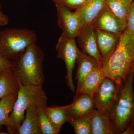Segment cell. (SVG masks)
<instances>
[{
  "mask_svg": "<svg viewBox=\"0 0 134 134\" xmlns=\"http://www.w3.org/2000/svg\"><path fill=\"white\" fill-rule=\"evenodd\" d=\"M68 122L72 125L75 134H92L90 117L71 119Z\"/></svg>",
  "mask_w": 134,
  "mask_h": 134,
  "instance_id": "cell-22",
  "label": "cell"
},
{
  "mask_svg": "<svg viewBox=\"0 0 134 134\" xmlns=\"http://www.w3.org/2000/svg\"><path fill=\"white\" fill-rule=\"evenodd\" d=\"M105 77L102 67L93 70L77 86L75 94L86 93L93 98Z\"/></svg>",
  "mask_w": 134,
  "mask_h": 134,
  "instance_id": "cell-13",
  "label": "cell"
},
{
  "mask_svg": "<svg viewBox=\"0 0 134 134\" xmlns=\"http://www.w3.org/2000/svg\"><path fill=\"white\" fill-rule=\"evenodd\" d=\"M70 105L47 106L44 109L49 121L58 133H60L63 125L68 120V111Z\"/></svg>",
  "mask_w": 134,
  "mask_h": 134,
  "instance_id": "cell-17",
  "label": "cell"
},
{
  "mask_svg": "<svg viewBox=\"0 0 134 134\" xmlns=\"http://www.w3.org/2000/svg\"><path fill=\"white\" fill-rule=\"evenodd\" d=\"M58 17V26L63 33L76 38L81 28L79 12L71 9L62 4H55Z\"/></svg>",
  "mask_w": 134,
  "mask_h": 134,
  "instance_id": "cell-8",
  "label": "cell"
},
{
  "mask_svg": "<svg viewBox=\"0 0 134 134\" xmlns=\"http://www.w3.org/2000/svg\"><path fill=\"white\" fill-rule=\"evenodd\" d=\"M133 0H106L105 7L122 21L126 22L130 6Z\"/></svg>",
  "mask_w": 134,
  "mask_h": 134,
  "instance_id": "cell-20",
  "label": "cell"
},
{
  "mask_svg": "<svg viewBox=\"0 0 134 134\" xmlns=\"http://www.w3.org/2000/svg\"><path fill=\"white\" fill-rule=\"evenodd\" d=\"M38 108L34 106L26 109V116L18 130V134H41L38 126Z\"/></svg>",
  "mask_w": 134,
  "mask_h": 134,
  "instance_id": "cell-19",
  "label": "cell"
},
{
  "mask_svg": "<svg viewBox=\"0 0 134 134\" xmlns=\"http://www.w3.org/2000/svg\"><path fill=\"white\" fill-rule=\"evenodd\" d=\"M38 126L41 134H58L42 108H38Z\"/></svg>",
  "mask_w": 134,
  "mask_h": 134,
  "instance_id": "cell-23",
  "label": "cell"
},
{
  "mask_svg": "<svg viewBox=\"0 0 134 134\" xmlns=\"http://www.w3.org/2000/svg\"><path fill=\"white\" fill-rule=\"evenodd\" d=\"M92 24L96 30L108 32L120 37L127 27L126 22L120 19L105 7L92 22Z\"/></svg>",
  "mask_w": 134,
  "mask_h": 134,
  "instance_id": "cell-10",
  "label": "cell"
},
{
  "mask_svg": "<svg viewBox=\"0 0 134 134\" xmlns=\"http://www.w3.org/2000/svg\"><path fill=\"white\" fill-rule=\"evenodd\" d=\"M19 84L12 68L7 69L0 73V100L4 97L18 94Z\"/></svg>",
  "mask_w": 134,
  "mask_h": 134,
  "instance_id": "cell-15",
  "label": "cell"
},
{
  "mask_svg": "<svg viewBox=\"0 0 134 134\" xmlns=\"http://www.w3.org/2000/svg\"><path fill=\"white\" fill-rule=\"evenodd\" d=\"M121 86L110 77H105L93 97L97 110L110 118Z\"/></svg>",
  "mask_w": 134,
  "mask_h": 134,
  "instance_id": "cell-6",
  "label": "cell"
},
{
  "mask_svg": "<svg viewBox=\"0 0 134 134\" xmlns=\"http://www.w3.org/2000/svg\"><path fill=\"white\" fill-rule=\"evenodd\" d=\"M76 63L77 64L75 78L77 82V86L92 70L101 67L94 58L80 50L78 53Z\"/></svg>",
  "mask_w": 134,
  "mask_h": 134,
  "instance_id": "cell-18",
  "label": "cell"
},
{
  "mask_svg": "<svg viewBox=\"0 0 134 134\" xmlns=\"http://www.w3.org/2000/svg\"><path fill=\"white\" fill-rule=\"evenodd\" d=\"M55 48L58 52L57 57L65 62L66 67L67 85L74 92L75 88L73 82V72L80 50L77 48L75 38L62 32L58 39Z\"/></svg>",
  "mask_w": 134,
  "mask_h": 134,
  "instance_id": "cell-7",
  "label": "cell"
},
{
  "mask_svg": "<svg viewBox=\"0 0 134 134\" xmlns=\"http://www.w3.org/2000/svg\"><path fill=\"white\" fill-rule=\"evenodd\" d=\"M76 38L82 51L94 58L99 66L103 67L102 58L96 39V30L92 23L82 26Z\"/></svg>",
  "mask_w": 134,
  "mask_h": 134,
  "instance_id": "cell-9",
  "label": "cell"
},
{
  "mask_svg": "<svg viewBox=\"0 0 134 134\" xmlns=\"http://www.w3.org/2000/svg\"><path fill=\"white\" fill-rule=\"evenodd\" d=\"M96 34L103 66L115 50L119 41L120 37L108 32L99 30H96Z\"/></svg>",
  "mask_w": 134,
  "mask_h": 134,
  "instance_id": "cell-12",
  "label": "cell"
},
{
  "mask_svg": "<svg viewBox=\"0 0 134 134\" xmlns=\"http://www.w3.org/2000/svg\"><path fill=\"white\" fill-rule=\"evenodd\" d=\"M17 97V94L10 95L3 98L0 100V131L3 126H7L9 117Z\"/></svg>",
  "mask_w": 134,
  "mask_h": 134,
  "instance_id": "cell-21",
  "label": "cell"
},
{
  "mask_svg": "<svg viewBox=\"0 0 134 134\" xmlns=\"http://www.w3.org/2000/svg\"></svg>",
  "mask_w": 134,
  "mask_h": 134,
  "instance_id": "cell-29",
  "label": "cell"
},
{
  "mask_svg": "<svg viewBox=\"0 0 134 134\" xmlns=\"http://www.w3.org/2000/svg\"><path fill=\"white\" fill-rule=\"evenodd\" d=\"M13 67V64L12 61L6 59L0 53V71L12 68Z\"/></svg>",
  "mask_w": 134,
  "mask_h": 134,
  "instance_id": "cell-26",
  "label": "cell"
},
{
  "mask_svg": "<svg viewBox=\"0 0 134 134\" xmlns=\"http://www.w3.org/2000/svg\"><path fill=\"white\" fill-rule=\"evenodd\" d=\"M104 76L122 85L134 73V34L126 29L120 37L114 52L103 66Z\"/></svg>",
  "mask_w": 134,
  "mask_h": 134,
  "instance_id": "cell-1",
  "label": "cell"
},
{
  "mask_svg": "<svg viewBox=\"0 0 134 134\" xmlns=\"http://www.w3.org/2000/svg\"><path fill=\"white\" fill-rule=\"evenodd\" d=\"M1 71H0V73H1Z\"/></svg>",
  "mask_w": 134,
  "mask_h": 134,
  "instance_id": "cell-28",
  "label": "cell"
},
{
  "mask_svg": "<svg viewBox=\"0 0 134 134\" xmlns=\"http://www.w3.org/2000/svg\"><path fill=\"white\" fill-rule=\"evenodd\" d=\"M106 0H88L77 10L80 15L81 27L92 23L105 7Z\"/></svg>",
  "mask_w": 134,
  "mask_h": 134,
  "instance_id": "cell-14",
  "label": "cell"
},
{
  "mask_svg": "<svg viewBox=\"0 0 134 134\" xmlns=\"http://www.w3.org/2000/svg\"><path fill=\"white\" fill-rule=\"evenodd\" d=\"M9 21L8 17L1 11L0 5V26L7 25Z\"/></svg>",
  "mask_w": 134,
  "mask_h": 134,
  "instance_id": "cell-27",
  "label": "cell"
},
{
  "mask_svg": "<svg viewBox=\"0 0 134 134\" xmlns=\"http://www.w3.org/2000/svg\"><path fill=\"white\" fill-rule=\"evenodd\" d=\"M70 104L68 111L69 120L90 117L97 110L93 98L86 93L75 94Z\"/></svg>",
  "mask_w": 134,
  "mask_h": 134,
  "instance_id": "cell-11",
  "label": "cell"
},
{
  "mask_svg": "<svg viewBox=\"0 0 134 134\" xmlns=\"http://www.w3.org/2000/svg\"><path fill=\"white\" fill-rule=\"evenodd\" d=\"M134 73L130 74L120 88L117 102L110 118L113 122L117 134H121L134 123Z\"/></svg>",
  "mask_w": 134,
  "mask_h": 134,
  "instance_id": "cell-4",
  "label": "cell"
},
{
  "mask_svg": "<svg viewBox=\"0 0 134 134\" xmlns=\"http://www.w3.org/2000/svg\"><path fill=\"white\" fill-rule=\"evenodd\" d=\"M37 40V34L32 30L21 28L4 29L0 31V53L12 60Z\"/></svg>",
  "mask_w": 134,
  "mask_h": 134,
  "instance_id": "cell-5",
  "label": "cell"
},
{
  "mask_svg": "<svg viewBox=\"0 0 134 134\" xmlns=\"http://www.w3.org/2000/svg\"><path fill=\"white\" fill-rule=\"evenodd\" d=\"M88 0H52L55 4L59 3L70 9L75 10L81 7Z\"/></svg>",
  "mask_w": 134,
  "mask_h": 134,
  "instance_id": "cell-24",
  "label": "cell"
},
{
  "mask_svg": "<svg viewBox=\"0 0 134 134\" xmlns=\"http://www.w3.org/2000/svg\"><path fill=\"white\" fill-rule=\"evenodd\" d=\"M19 82L17 97L6 126L8 132L11 134L18 133L25 118V111L28 107L34 106L45 109L47 107V97L43 86L23 85Z\"/></svg>",
  "mask_w": 134,
  "mask_h": 134,
  "instance_id": "cell-3",
  "label": "cell"
},
{
  "mask_svg": "<svg viewBox=\"0 0 134 134\" xmlns=\"http://www.w3.org/2000/svg\"><path fill=\"white\" fill-rule=\"evenodd\" d=\"M45 55L43 50L36 43L12 61L15 76L23 85L42 86L44 83L43 63Z\"/></svg>",
  "mask_w": 134,
  "mask_h": 134,
  "instance_id": "cell-2",
  "label": "cell"
},
{
  "mask_svg": "<svg viewBox=\"0 0 134 134\" xmlns=\"http://www.w3.org/2000/svg\"><path fill=\"white\" fill-rule=\"evenodd\" d=\"M92 134H117L113 122L108 116L97 110L90 116Z\"/></svg>",
  "mask_w": 134,
  "mask_h": 134,
  "instance_id": "cell-16",
  "label": "cell"
},
{
  "mask_svg": "<svg viewBox=\"0 0 134 134\" xmlns=\"http://www.w3.org/2000/svg\"><path fill=\"white\" fill-rule=\"evenodd\" d=\"M126 24V29L134 34V0L130 8L127 18Z\"/></svg>",
  "mask_w": 134,
  "mask_h": 134,
  "instance_id": "cell-25",
  "label": "cell"
}]
</instances>
